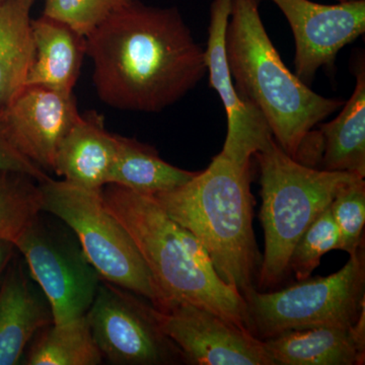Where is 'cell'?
Masks as SVG:
<instances>
[{
  "mask_svg": "<svg viewBox=\"0 0 365 365\" xmlns=\"http://www.w3.org/2000/svg\"><path fill=\"white\" fill-rule=\"evenodd\" d=\"M86 38L98 97L113 109L163 111L207 72L205 50L175 6L135 0Z\"/></svg>",
  "mask_w": 365,
  "mask_h": 365,
  "instance_id": "6da1fadb",
  "label": "cell"
},
{
  "mask_svg": "<svg viewBox=\"0 0 365 365\" xmlns=\"http://www.w3.org/2000/svg\"><path fill=\"white\" fill-rule=\"evenodd\" d=\"M259 4L260 0H232L225 35L228 67L239 95L259 110L278 145L300 162L314 127L345 102L314 93L285 66Z\"/></svg>",
  "mask_w": 365,
  "mask_h": 365,
  "instance_id": "7a4b0ae2",
  "label": "cell"
},
{
  "mask_svg": "<svg viewBox=\"0 0 365 365\" xmlns=\"http://www.w3.org/2000/svg\"><path fill=\"white\" fill-rule=\"evenodd\" d=\"M150 197L202 245L223 282L242 297L255 288L262 257L253 230L251 163L218 153L188 182Z\"/></svg>",
  "mask_w": 365,
  "mask_h": 365,
  "instance_id": "3957f363",
  "label": "cell"
},
{
  "mask_svg": "<svg viewBox=\"0 0 365 365\" xmlns=\"http://www.w3.org/2000/svg\"><path fill=\"white\" fill-rule=\"evenodd\" d=\"M102 196L135 242L162 295L163 307L189 302L247 329L244 297L220 279L202 245L153 197L115 184L106 185Z\"/></svg>",
  "mask_w": 365,
  "mask_h": 365,
  "instance_id": "277c9868",
  "label": "cell"
},
{
  "mask_svg": "<svg viewBox=\"0 0 365 365\" xmlns=\"http://www.w3.org/2000/svg\"><path fill=\"white\" fill-rule=\"evenodd\" d=\"M260 168V220L265 235L258 287L279 285L289 273V259L307 227L357 175L309 167L289 157L272 139L255 153Z\"/></svg>",
  "mask_w": 365,
  "mask_h": 365,
  "instance_id": "5b68a950",
  "label": "cell"
},
{
  "mask_svg": "<svg viewBox=\"0 0 365 365\" xmlns=\"http://www.w3.org/2000/svg\"><path fill=\"white\" fill-rule=\"evenodd\" d=\"M39 186L43 212L71 228L103 280L143 297L155 309L163 307L145 262L126 228L106 206L102 190L91 191L51 178Z\"/></svg>",
  "mask_w": 365,
  "mask_h": 365,
  "instance_id": "8992f818",
  "label": "cell"
},
{
  "mask_svg": "<svg viewBox=\"0 0 365 365\" xmlns=\"http://www.w3.org/2000/svg\"><path fill=\"white\" fill-rule=\"evenodd\" d=\"M242 297L247 330L262 341L299 329L351 327L365 311L364 245L332 275L271 292L252 288Z\"/></svg>",
  "mask_w": 365,
  "mask_h": 365,
  "instance_id": "52a82bcc",
  "label": "cell"
},
{
  "mask_svg": "<svg viewBox=\"0 0 365 365\" xmlns=\"http://www.w3.org/2000/svg\"><path fill=\"white\" fill-rule=\"evenodd\" d=\"M40 215L21 232L14 248L49 302L53 323H66L85 316L102 278L71 228L72 234L43 222Z\"/></svg>",
  "mask_w": 365,
  "mask_h": 365,
  "instance_id": "ba28073f",
  "label": "cell"
},
{
  "mask_svg": "<svg viewBox=\"0 0 365 365\" xmlns=\"http://www.w3.org/2000/svg\"><path fill=\"white\" fill-rule=\"evenodd\" d=\"M86 316L103 357L113 364L162 365L184 360L160 330L151 304L128 290L101 280Z\"/></svg>",
  "mask_w": 365,
  "mask_h": 365,
  "instance_id": "9c48e42d",
  "label": "cell"
},
{
  "mask_svg": "<svg viewBox=\"0 0 365 365\" xmlns=\"http://www.w3.org/2000/svg\"><path fill=\"white\" fill-rule=\"evenodd\" d=\"M153 316L188 364L274 365L263 341L204 307L169 302L162 309L153 307Z\"/></svg>",
  "mask_w": 365,
  "mask_h": 365,
  "instance_id": "30bf717a",
  "label": "cell"
},
{
  "mask_svg": "<svg viewBox=\"0 0 365 365\" xmlns=\"http://www.w3.org/2000/svg\"><path fill=\"white\" fill-rule=\"evenodd\" d=\"M272 1L294 33L295 76L306 85L322 67H333L341 49L365 33V0L332 6L311 0Z\"/></svg>",
  "mask_w": 365,
  "mask_h": 365,
  "instance_id": "8fae6325",
  "label": "cell"
},
{
  "mask_svg": "<svg viewBox=\"0 0 365 365\" xmlns=\"http://www.w3.org/2000/svg\"><path fill=\"white\" fill-rule=\"evenodd\" d=\"M79 114L73 93L28 86L0 110V133L40 169L53 172L57 148Z\"/></svg>",
  "mask_w": 365,
  "mask_h": 365,
  "instance_id": "7c38bea8",
  "label": "cell"
},
{
  "mask_svg": "<svg viewBox=\"0 0 365 365\" xmlns=\"http://www.w3.org/2000/svg\"><path fill=\"white\" fill-rule=\"evenodd\" d=\"M232 0H215L211 6L206 66L210 86L222 98L227 116V134L222 155L239 163H251L255 153L273 139L259 110L237 93L228 67L225 35Z\"/></svg>",
  "mask_w": 365,
  "mask_h": 365,
  "instance_id": "4fadbf2b",
  "label": "cell"
},
{
  "mask_svg": "<svg viewBox=\"0 0 365 365\" xmlns=\"http://www.w3.org/2000/svg\"><path fill=\"white\" fill-rule=\"evenodd\" d=\"M263 343L274 365L364 364L365 311L351 327L287 331Z\"/></svg>",
  "mask_w": 365,
  "mask_h": 365,
  "instance_id": "5bb4252c",
  "label": "cell"
},
{
  "mask_svg": "<svg viewBox=\"0 0 365 365\" xmlns=\"http://www.w3.org/2000/svg\"><path fill=\"white\" fill-rule=\"evenodd\" d=\"M116 151V133L106 129L104 117L86 112L62 138L53 172L74 186L101 191L108 184Z\"/></svg>",
  "mask_w": 365,
  "mask_h": 365,
  "instance_id": "9a60e30c",
  "label": "cell"
},
{
  "mask_svg": "<svg viewBox=\"0 0 365 365\" xmlns=\"http://www.w3.org/2000/svg\"><path fill=\"white\" fill-rule=\"evenodd\" d=\"M14 264L0 287V365L20 364L35 334L53 324L44 292L20 263Z\"/></svg>",
  "mask_w": 365,
  "mask_h": 365,
  "instance_id": "2e32d148",
  "label": "cell"
},
{
  "mask_svg": "<svg viewBox=\"0 0 365 365\" xmlns=\"http://www.w3.org/2000/svg\"><path fill=\"white\" fill-rule=\"evenodd\" d=\"M35 58L26 86L73 93L86 56V38L66 24L41 16L32 20Z\"/></svg>",
  "mask_w": 365,
  "mask_h": 365,
  "instance_id": "e0dca14e",
  "label": "cell"
},
{
  "mask_svg": "<svg viewBox=\"0 0 365 365\" xmlns=\"http://www.w3.org/2000/svg\"><path fill=\"white\" fill-rule=\"evenodd\" d=\"M354 91L335 119L319 125L316 169L365 177V64L354 66Z\"/></svg>",
  "mask_w": 365,
  "mask_h": 365,
  "instance_id": "ac0fdd59",
  "label": "cell"
},
{
  "mask_svg": "<svg viewBox=\"0 0 365 365\" xmlns=\"http://www.w3.org/2000/svg\"><path fill=\"white\" fill-rule=\"evenodd\" d=\"M36 1H0V110L25 88L35 58L31 13Z\"/></svg>",
  "mask_w": 365,
  "mask_h": 365,
  "instance_id": "d6986e66",
  "label": "cell"
},
{
  "mask_svg": "<svg viewBox=\"0 0 365 365\" xmlns=\"http://www.w3.org/2000/svg\"><path fill=\"white\" fill-rule=\"evenodd\" d=\"M117 151L108 184H115L136 193L153 196L170 191L191 180L197 172L182 170L165 162L158 150L116 134Z\"/></svg>",
  "mask_w": 365,
  "mask_h": 365,
  "instance_id": "ffe728a7",
  "label": "cell"
},
{
  "mask_svg": "<svg viewBox=\"0 0 365 365\" xmlns=\"http://www.w3.org/2000/svg\"><path fill=\"white\" fill-rule=\"evenodd\" d=\"M103 359L85 314L46 327L31 347L26 364L97 365Z\"/></svg>",
  "mask_w": 365,
  "mask_h": 365,
  "instance_id": "44dd1931",
  "label": "cell"
},
{
  "mask_svg": "<svg viewBox=\"0 0 365 365\" xmlns=\"http://www.w3.org/2000/svg\"><path fill=\"white\" fill-rule=\"evenodd\" d=\"M42 207L39 182L21 173L0 170V241L14 244Z\"/></svg>",
  "mask_w": 365,
  "mask_h": 365,
  "instance_id": "7402d4cb",
  "label": "cell"
},
{
  "mask_svg": "<svg viewBox=\"0 0 365 365\" xmlns=\"http://www.w3.org/2000/svg\"><path fill=\"white\" fill-rule=\"evenodd\" d=\"M340 246L339 230L329 206L299 237L290 255L289 270L294 271L297 281L306 280L318 267L322 257L340 250Z\"/></svg>",
  "mask_w": 365,
  "mask_h": 365,
  "instance_id": "603a6c76",
  "label": "cell"
},
{
  "mask_svg": "<svg viewBox=\"0 0 365 365\" xmlns=\"http://www.w3.org/2000/svg\"><path fill=\"white\" fill-rule=\"evenodd\" d=\"M330 210L340 232V250L354 254L364 245L365 182L356 178L338 191Z\"/></svg>",
  "mask_w": 365,
  "mask_h": 365,
  "instance_id": "cb8c5ba5",
  "label": "cell"
},
{
  "mask_svg": "<svg viewBox=\"0 0 365 365\" xmlns=\"http://www.w3.org/2000/svg\"><path fill=\"white\" fill-rule=\"evenodd\" d=\"M135 0H45L43 16L66 24L81 35H90L108 18Z\"/></svg>",
  "mask_w": 365,
  "mask_h": 365,
  "instance_id": "d4e9b609",
  "label": "cell"
},
{
  "mask_svg": "<svg viewBox=\"0 0 365 365\" xmlns=\"http://www.w3.org/2000/svg\"><path fill=\"white\" fill-rule=\"evenodd\" d=\"M0 170L21 173L39 182L49 179L47 173L21 155L0 133Z\"/></svg>",
  "mask_w": 365,
  "mask_h": 365,
  "instance_id": "484cf974",
  "label": "cell"
},
{
  "mask_svg": "<svg viewBox=\"0 0 365 365\" xmlns=\"http://www.w3.org/2000/svg\"><path fill=\"white\" fill-rule=\"evenodd\" d=\"M14 245L9 241H0V276L6 271L14 256Z\"/></svg>",
  "mask_w": 365,
  "mask_h": 365,
  "instance_id": "4316f807",
  "label": "cell"
},
{
  "mask_svg": "<svg viewBox=\"0 0 365 365\" xmlns=\"http://www.w3.org/2000/svg\"><path fill=\"white\" fill-rule=\"evenodd\" d=\"M346 1H360V0H346Z\"/></svg>",
  "mask_w": 365,
  "mask_h": 365,
  "instance_id": "83f0119b",
  "label": "cell"
},
{
  "mask_svg": "<svg viewBox=\"0 0 365 365\" xmlns=\"http://www.w3.org/2000/svg\"><path fill=\"white\" fill-rule=\"evenodd\" d=\"M338 2H343V1H346V0H337Z\"/></svg>",
  "mask_w": 365,
  "mask_h": 365,
  "instance_id": "f1b7e54d",
  "label": "cell"
},
{
  "mask_svg": "<svg viewBox=\"0 0 365 365\" xmlns=\"http://www.w3.org/2000/svg\"><path fill=\"white\" fill-rule=\"evenodd\" d=\"M0 1H2V0H0Z\"/></svg>",
  "mask_w": 365,
  "mask_h": 365,
  "instance_id": "f546056e",
  "label": "cell"
}]
</instances>
